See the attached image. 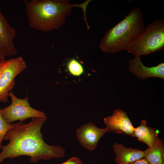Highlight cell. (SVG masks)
<instances>
[{"label": "cell", "mask_w": 164, "mask_h": 164, "mask_svg": "<svg viewBox=\"0 0 164 164\" xmlns=\"http://www.w3.org/2000/svg\"><path fill=\"white\" fill-rule=\"evenodd\" d=\"M47 119L46 116L37 117L32 118L27 124L22 121L12 124L3 138L9 143L0 148V163L6 159L22 155L29 157L31 163L64 157L65 151L62 146L49 145L43 139L41 130Z\"/></svg>", "instance_id": "obj_1"}, {"label": "cell", "mask_w": 164, "mask_h": 164, "mask_svg": "<svg viewBox=\"0 0 164 164\" xmlns=\"http://www.w3.org/2000/svg\"><path fill=\"white\" fill-rule=\"evenodd\" d=\"M91 1L73 4L67 0H25L23 2L29 26L48 32L58 29L63 26L73 7L82 8L86 19L87 8Z\"/></svg>", "instance_id": "obj_2"}, {"label": "cell", "mask_w": 164, "mask_h": 164, "mask_svg": "<svg viewBox=\"0 0 164 164\" xmlns=\"http://www.w3.org/2000/svg\"><path fill=\"white\" fill-rule=\"evenodd\" d=\"M145 27L141 9H133L123 20L108 30L101 39L99 48L108 53L127 50L142 33Z\"/></svg>", "instance_id": "obj_3"}, {"label": "cell", "mask_w": 164, "mask_h": 164, "mask_svg": "<svg viewBox=\"0 0 164 164\" xmlns=\"http://www.w3.org/2000/svg\"><path fill=\"white\" fill-rule=\"evenodd\" d=\"M164 48V19H156L145 26L142 33L127 50L135 57L160 51Z\"/></svg>", "instance_id": "obj_4"}, {"label": "cell", "mask_w": 164, "mask_h": 164, "mask_svg": "<svg viewBox=\"0 0 164 164\" xmlns=\"http://www.w3.org/2000/svg\"><path fill=\"white\" fill-rule=\"evenodd\" d=\"M9 96L11 99V104L1 109L2 117L7 123L10 124L18 120L22 122L30 118L46 116L44 112L30 106L28 96L20 99L12 91L9 92Z\"/></svg>", "instance_id": "obj_5"}, {"label": "cell", "mask_w": 164, "mask_h": 164, "mask_svg": "<svg viewBox=\"0 0 164 164\" xmlns=\"http://www.w3.org/2000/svg\"><path fill=\"white\" fill-rule=\"evenodd\" d=\"M26 68V62L21 56L7 60L0 77V101H8L10 91L15 84V78Z\"/></svg>", "instance_id": "obj_6"}, {"label": "cell", "mask_w": 164, "mask_h": 164, "mask_svg": "<svg viewBox=\"0 0 164 164\" xmlns=\"http://www.w3.org/2000/svg\"><path fill=\"white\" fill-rule=\"evenodd\" d=\"M108 132H113L132 136L135 128L128 115L121 109L114 110L112 114L104 118Z\"/></svg>", "instance_id": "obj_7"}, {"label": "cell", "mask_w": 164, "mask_h": 164, "mask_svg": "<svg viewBox=\"0 0 164 164\" xmlns=\"http://www.w3.org/2000/svg\"><path fill=\"white\" fill-rule=\"evenodd\" d=\"M16 35V30L9 25L0 10V59L17 53L13 43Z\"/></svg>", "instance_id": "obj_8"}, {"label": "cell", "mask_w": 164, "mask_h": 164, "mask_svg": "<svg viewBox=\"0 0 164 164\" xmlns=\"http://www.w3.org/2000/svg\"><path fill=\"white\" fill-rule=\"evenodd\" d=\"M107 132L106 128H100L89 122L77 129L76 133L82 146L90 151H92L96 147L100 139Z\"/></svg>", "instance_id": "obj_9"}, {"label": "cell", "mask_w": 164, "mask_h": 164, "mask_svg": "<svg viewBox=\"0 0 164 164\" xmlns=\"http://www.w3.org/2000/svg\"><path fill=\"white\" fill-rule=\"evenodd\" d=\"M129 71L138 79H146L151 77H159L164 79V63L156 66H145L142 63L141 57H135L128 62Z\"/></svg>", "instance_id": "obj_10"}, {"label": "cell", "mask_w": 164, "mask_h": 164, "mask_svg": "<svg viewBox=\"0 0 164 164\" xmlns=\"http://www.w3.org/2000/svg\"><path fill=\"white\" fill-rule=\"evenodd\" d=\"M113 147L116 155L114 161L117 164H130L144 157V151L126 147L122 143L116 142Z\"/></svg>", "instance_id": "obj_11"}, {"label": "cell", "mask_w": 164, "mask_h": 164, "mask_svg": "<svg viewBox=\"0 0 164 164\" xmlns=\"http://www.w3.org/2000/svg\"><path fill=\"white\" fill-rule=\"evenodd\" d=\"M147 125V122L144 120H142L140 125L135 128L132 137L137 138L138 141L146 144L148 148H151L156 142L158 138V133Z\"/></svg>", "instance_id": "obj_12"}, {"label": "cell", "mask_w": 164, "mask_h": 164, "mask_svg": "<svg viewBox=\"0 0 164 164\" xmlns=\"http://www.w3.org/2000/svg\"><path fill=\"white\" fill-rule=\"evenodd\" d=\"M144 158L149 164H164V144L159 137L155 145L144 151Z\"/></svg>", "instance_id": "obj_13"}, {"label": "cell", "mask_w": 164, "mask_h": 164, "mask_svg": "<svg viewBox=\"0 0 164 164\" xmlns=\"http://www.w3.org/2000/svg\"><path fill=\"white\" fill-rule=\"evenodd\" d=\"M66 68L68 72L73 76L79 77L84 73L83 66L78 60L75 58L70 59L67 61Z\"/></svg>", "instance_id": "obj_14"}, {"label": "cell", "mask_w": 164, "mask_h": 164, "mask_svg": "<svg viewBox=\"0 0 164 164\" xmlns=\"http://www.w3.org/2000/svg\"><path fill=\"white\" fill-rule=\"evenodd\" d=\"M12 125V124L7 123L4 119L1 114V109H0V149L2 145V142L3 140L5 135Z\"/></svg>", "instance_id": "obj_15"}, {"label": "cell", "mask_w": 164, "mask_h": 164, "mask_svg": "<svg viewBox=\"0 0 164 164\" xmlns=\"http://www.w3.org/2000/svg\"><path fill=\"white\" fill-rule=\"evenodd\" d=\"M61 164H83V163L79 158L73 157Z\"/></svg>", "instance_id": "obj_16"}, {"label": "cell", "mask_w": 164, "mask_h": 164, "mask_svg": "<svg viewBox=\"0 0 164 164\" xmlns=\"http://www.w3.org/2000/svg\"><path fill=\"white\" fill-rule=\"evenodd\" d=\"M7 61V60L4 58L0 59V77Z\"/></svg>", "instance_id": "obj_17"}, {"label": "cell", "mask_w": 164, "mask_h": 164, "mask_svg": "<svg viewBox=\"0 0 164 164\" xmlns=\"http://www.w3.org/2000/svg\"><path fill=\"white\" fill-rule=\"evenodd\" d=\"M130 164H149L145 158H143Z\"/></svg>", "instance_id": "obj_18"}]
</instances>
